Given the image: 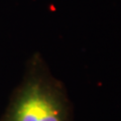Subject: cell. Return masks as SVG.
I'll list each match as a JSON object with an SVG mask.
<instances>
[{
    "label": "cell",
    "mask_w": 121,
    "mask_h": 121,
    "mask_svg": "<svg viewBox=\"0 0 121 121\" xmlns=\"http://www.w3.org/2000/svg\"><path fill=\"white\" fill-rule=\"evenodd\" d=\"M9 121H71L69 105L59 90L33 80L18 95Z\"/></svg>",
    "instance_id": "obj_1"
}]
</instances>
